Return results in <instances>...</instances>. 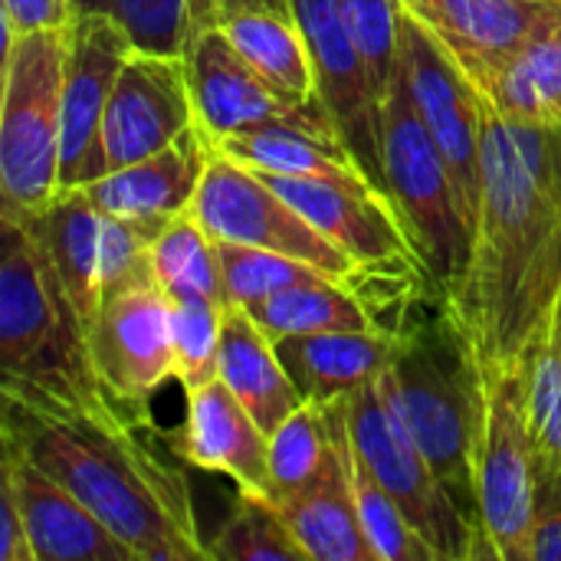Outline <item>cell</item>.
<instances>
[{
    "instance_id": "14",
    "label": "cell",
    "mask_w": 561,
    "mask_h": 561,
    "mask_svg": "<svg viewBox=\"0 0 561 561\" xmlns=\"http://www.w3.org/2000/svg\"><path fill=\"white\" fill-rule=\"evenodd\" d=\"M135 49V39L108 13L79 7L72 10L66 26L62 72V191L85 187L99 178L102 115L122 66Z\"/></svg>"
},
{
    "instance_id": "22",
    "label": "cell",
    "mask_w": 561,
    "mask_h": 561,
    "mask_svg": "<svg viewBox=\"0 0 561 561\" xmlns=\"http://www.w3.org/2000/svg\"><path fill=\"white\" fill-rule=\"evenodd\" d=\"M210 151L256 171V174H283V178H325L339 184H352L362 191H381L375 178L365 171L358 154L335 128H309V125H266L240 135H227L220 141H207Z\"/></svg>"
},
{
    "instance_id": "33",
    "label": "cell",
    "mask_w": 561,
    "mask_h": 561,
    "mask_svg": "<svg viewBox=\"0 0 561 561\" xmlns=\"http://www.w3.org/2000/svg\"><path fill=\"white\" fill-rule=\"evenodd\" d=\"M207 552L217 561H309L273 500L253 493H240L233 513L207 542Z\"/></svg>"
},
{
    "instance_id": "41",
    "label": "cell",
    "mask_w": 561,
    "mask_h": 561,
    "mask_svg": "<svg viewBox=\"0 0 561 561\" xmlns=\"http://www.w3.org/2000/svg\"><path fill=\"white\" fill-rule=\"evenodd\" d=\"M0 561H36L16 503L0 490Z\"/></svg>"
},
{
    "instance_id": "26",
    "label": "cell",
    "mask_w": 561,
    "mask_h": 561,
    "mask_svg": "<svg viewBox=\"0 0 561 561\" xmlns=\"http://www.w3.org/2000/svg\"><path fill=\"white\" fill-rule=\"evenodd\" d=\"M480 95L510 122L561 128V10L483 79Z\"/></svg>"
},
{
    "instance_id": "7",
    "label": "cell",
    "mask_w": 561,
    "mask_h": 561,
    "mask_svg": "<svg viewBox=\"0 0 561 561\" xmlns=\"http://www.w3.org/2000/svg\"><path fill=\"white\" fill-rule=\"evenodd\" d=\"M473 486L480 533L500 561H523L536 513L539 463L529 437L519 368L477 362Z\"/></svg>"
},
{
    "instance_id": "40",
    "label": "cell",
    "mask_w": 561,
    "mask_h": 561,
    "mask_svg": "<svg viewBox=\"0 0 561 561\" xmlns=\"http://www.w3.org/2000/svg\"><path fill=\"white\" fill-rule=\"evenodd\" d=\"M250 10H273V13H293V0H187L191 30H220L230 16L250 13Z\"/></svg>"
},
{
    "instance_id": "36",
    "label": "cell",
    "mask_w": 561,
    "mask_h": 561,
    "mask_svg": "<svg viewBox=\"0 0 561 561\" xmlns=\"http://www.w3.org/2000/svg\"><path fill=\"white\" fill-rule=\"evenodd\" d=\"M220 339H224L220 306H210V302L171 306L174 381L184 388V394L220 378Z\"/></svg>"
},
{
    "instance_id": "3",
    "label": "cell",
    "mask_w": 561,
    "mask_h": 561,
    "mask_svg": "<svg viewBox=\"0 0 561 561\" xmlns=\"http://www.w3.org/2000/svg\"><path fill=\"white\" fill-rule=\"evenodd\" d=\"M378 388L463 516L480 529L473 486L477 365L444 302L440 312L417 306L404 319Z\"/></svg>"
},
{
    "instance_id": "17",
    "label": "cell",
    "mask_w": 561,
    "mask_h": 561,
    "mask_svg": "<svg viewBox=\"0 0 561 561\" xmlns=\"http://www.w3.org/2000/svg\"><path fill=\"white\" fill-rule=\"evenodd\" d=\"M398 7L447 49L480 92L483 79L559 13L561 0H398Z\"/></svg>"
},
{
    "instance_id": "34",
    "label": "cell",
    "mask_w": 561,
    "mask_h": 561,
    "mask_svg": "<svg viewBox=\"0 0 561 561\" xmlns=\"http://www.w3.org/2000/svg\"><path fill=\"white\" fill-rule=\"evenodd\" d=\"M217 247H220V263H224L227 302L243 306V309L253 302H263L283 289L332 279L322 270H316L302 260L283 256V253H270V250H256V247H237V243H217Z\"/></svg>"
},
{
    "instance_id": "21",
    "label": "cell",
    "mask_w": 561,
    "mask_h": 561,
    "mask_svg": "<svg viewBox=\"0 0 561 561\" xmlns=\"http://www.w3.org/2000/svg\"><path fill=\"white\" fill-rule=\"evenodd\" d=\"M20 217L43 247L82 339H89L105 299V214L82 187H69L59 191L43 210Z\"/></svg>"
},
{
    "instance_id": "28",
    "label": "cell",
    "mask_w": 561,
    "mask_h": 561,
    "mask_svg": "<svg viewBox=\"0 0 561 561\" xmlns=\"http://www.w3.org/2000/svg\"><path fill=\"white\" fill-rule=\"evenodd\" d=\"M224 36L237 46V53L289 102L316 105V69L306 46V36L293 13L250 10L230 16ZM322 105V102H319Z\"/></svg>"
},
{
    "instance_id": "16",
    "label": "cell",
    "mask_w": 561,
    "mask_h": 561,
    "mask_svg": "<svg viewBox=\"0 0 561 561\" xmlns=\"http://www.w3.org/2000/svg\"><path fill=\"white\" fill-rule=\"evenodd\" d=\"M0 490L16 503L36 561H138V556L62 483L3 447Z\"/></svg>"
},
{
    "instance_id": "5",
    "label": "cell",
    "mask_w": 561,
    "mask_h": 561,
    "mask_svg": "<svg viewBox=\"0 0 561 561\" xmlns=\"http://www.w3.org/2000/svg\"><path fill=\"white\" fill-rule=\"evenodd\" d=\"M66 26L3 39L0 194L13 214H36L62 191Z\"/></svg>"
},
{
    "instance_id": "23",
    "label": "cell",
    "mask_w": 561,
    "mask_h": 561,
    "mask_svg": "<svg viewBox=\"0 0 561 561\" xmlns=\"http://www.w3.org/2000/svg\"><path fill=\"white\" fill-rule=\"evenodd\" d=\"M276 352L302 401L329 408L381 378L394 339L385 332H316L279 339Z\"/></svg>"
},
{
    "instance_id": "9",
    "label": "cell",
    "mask_w": 561,
    "mask_h": 561,
    "mask_svg": "<svg viewBox=\"0 0 561 561\" xmlns=\"http://www.w3.org/2000/svg\"><path fill=\"white\" fill-rule=\"evenodd\" d=\"M191 214L217 243L256 247L302 260L325 276L352 286L358 263L332 247L263 174L210 151Z\"/></svg>"
},
{
    "instance_id": "30",
    "label": "cell",
    "mask_w": 561,
    "mask_h": 561,
    "mask_svg": "<svg viewBox=\"0 0 561 561\" xmlns=\"http://www.w3.org/2000/svg\"><path fill=\"white\" fill-rule=\"evenodd\" d=\"M247 312L273 342L316 332H378L371 312L355 296V289L335 279L283 289L263 302L247 306Z\"/></svg>"
},
{
    "instance_id": "8",
    "label": "cell",
    "mask_w": 561,
    "mask_h": 561,
    "mask_svg": "<svg viewBox=\"0 0 561 561\" xmlns=\"http://www.w3.org/2000/svg\"><path fill=\"white\" fill-rule=\"evenodd\" d=\"M352 444L365 457L368 470L398 500L411 526L437 549L440 561L493 559L483 533L463 516L450 490L440 483L398 411L381 394L378 381L358 388L342 401Z\"/></svg>"
},
{
    "instance_id": "32",
    "label": "cell",
    "mask_w": 561,
    "mask_h": 561,
    "mask_svg": "<svg viewBox=\"0 0 561 561\" xmlns=\"http://www.w3.org/2000/svg\"><path fill=\"white\" fill-rule=\"evenodd\" d=\"M332 460H335V440H332L329 414L325 408L306 401L270 434L273 496L309 486Z\"/></svg>"
},
{
    "instance_id": "10",
    "label": "cell",
    "mask_w": 561,
    "mask_h": 561,
    "mask_svg": "<svg viewBox=\"0 0 561 561\" xmlns=\"http://www.w3.org/2000/svg\"><path fill=\"white\" fill-rule=\"evenodd\" d=\"M171 306L145 266L105 293L85 339L99 381L135 411H148V401L174 381Z\"/></svg>"
},
{
    "instance_id": "12",
    "label": "cell",
    "mask_w": 561,
    "mask_h": 561,
    "mask_svg": "<svg viewBox=\"0 0 561 561\" xmlns=\"http://www.w3.org/2000/svg\"><path fill=\"white\" fill-rule=\"evenodd\" d=\"M184 56L135 49L122 66L99 128V178L128 168L194 128Z\"/></svg>"
},
{
    "instance_id": "13",
    "label": "cell",
    "mask_w": 561,
    "mask_h": 561,
    "mask_svg": "<svg viewBox=\"0 0 561 561\" xmlns=\"http://www.w3.org/2000/svg\"><path fill=\"white\" fill-rule=\"evenodd\" d=\"M194 118L207 141L227 135L266 128V125H309L335 128L329 112L316 105H299L283 99L224 36V30H201L184 49ZM339 131V128H335ZM342 135V131H339Z\"/></svg>"
},
{
    "instance_id": "20",
    "label": "cell",
    "mask_w": 561,
    "mask_h": 561,
    "mask_svg": "<svg viewBox=\"0 0 561 561\" xmlns=\"http://www.w3.org/2000/svg\"><path fill=\"white\" fill-rule=\"evenodd\" d=\"M178 457L197 470L230 477L240 493L273 500L270 437L220 378L187 394Z\"/></svg>"
},
{
    "instance_id": "39",
    "label": "cell",
    "mask_w": 561,
    "mask_h": 561,
    "mask_svg": "<svg viewBox=\"0 0 561 561\" xmlns=\"http://www.w3.org/2000/svg\"><path fill=\"white\" fill-rule=\"evenodd\" d=\"M3 7V39L33 33V30H56L72 20V0H0Z\"/></svg>"
},
{
    "instance_id": "37",
    "label": "cell",
    "mask_w": 561,
    "mask_h": 561,
    "mask_svg": "<svg viewBox=\"0 0 561 561\" xmlns=\"http://www.w3.org/2000/svg\"><path fill=\"white\" fill-rule=\"evenodd\" d=\"M79 10H102L125 26L138 49L184 56L194 30L187 0H72Z\"/></svg>"
},
{
    "instance_id": "4",
    "label": "cell",
    "mask_w": 561,
    "mask_h": 561,
    "mask_svg": "<svg viewBox=\"0 0 561 561\" xmlns=\"http://www.w3.org/2000/svg\"><path fill=\"white\" fill-rule=\"evenodd\" d=\"M0 385L66 391L99 381L43 247L13 210H0Z\"/></svg>"
},
{
    "instance_id": "38",
    "label": "cell",
    "mask_w": 561,
    "mask_h": 561,
    "mask_svg": "<svg viewBox=\"0 0 561 561\" xmlns=\"http://www.w3.org/2000/svg\"><path fill=\"white\" fill-rule=\"evenodd\" d=\"M523 561H561V477L539 467L533 529Z\"/></svg>"
},
{
    "instance_id": "29",
    "label": "cell",
    "mask_w": 561,
    "mask_h": 561,
    "mask_svg": "<svg viewBox=\"0 0 561 561\" xmlns=\"http://www.w3.org/2000/svg\"><path fill=\"white\" fill-rule=\"evenodd\" d=\"M148 270L158 286L171 296V302H210L230 306L224 286L220 247L197 224L191 210L161 227V233L148 247Z\"/></svg>"
},
{
    "instance_id": "27",
    "label": "cell",
    "mask_w": 561,
    "mask_h": 561,
    "mask_svg": "<svg viewBox=\"0 0 561 561\" xmlns=\"http://www.w3.org/2000/svg\"><path fill=\"white\" fill-rule=\"evenodd\" d=\"M325 414H329L332 440H335L339 457L348 473V486H352V500H355V513H358L365 542L371 546L375 561H440L437 549L411 526V519L404 516L398 500L381 486V480L368 470L365 457L352 444L342 401L329 404Z\"/></svg>"
},
{
    "instance_id": "35",
    "label": "cell",
    "mask_w": 561,
    "mask_h": 561,
    "mask_svg": "<svg viewBox=\"0 0 561 561\" xmlns=\"http://www.w3.org/2000/svg\"><path fill=\"white\" fill-rule=\"evenodd\" d=\"M339 10L365 59L378 102H385L401 72V7L398 0H339Z\"/></svg>"
},
{
    "instance_id": "24",
    "label": "cell",
    "mask_w": 561,
    "mask_h": 561,
    "mask_svg": "<svg viewBox=\"0 0 561 561\" xmlns=\"http://www.w3.org/2000/svg\"><path fill=\"white\" fill-rule=\"evenodd\" d=\"M220 381L233 398L253 414V421L270 437L296 408L302 394L293 385L276 342L253 322L243 306H224V339H220Z\"/></svg>"
},
{
    "instance_id": "31",
    "label": "cell",
    "mask_w": 561,
    "mask_h": 561,
    "mask_svg": "<svg viewBox=\"0 0 561 561\" xmlns=\"http://www.w3.org/2000/svg\"><path fill=\"white\" fill-rule=\"evenodd\" d=\"M523 404L536 463L561 477V299L519 358Z\"/></svg>"
},
{
    "instance_id": "18",
    "label": "cell",
    "mask_w": 561,
    "mask_h": 561,
    "mask_svg": "<svg viewBox=\"0 0 561 561\" xmlns=\"http://www.w3.org/2000/svg\"><path fill=\"white\" fill-rule=\"evenodd\" d=\"M332 247L358 266L408 260L414 243L385 191H362L325 178H283L263 174Z\"/></svg>"
},
{
    "instance_id": "2",
    "label": "cell",
    "mask_w": 561,
    "mask_h": 561,
    "mask_svg": "<svg viewBox=\"0 0 561 561\" xmlns=\"http://www.w3.org/2000/svg\"><path fill=\"white\" fill-rule=\"evenodd\" d=\"M138 424H151L148 411L102 381L66 391L3 385V447L62 483L138 561L210 559L184 477L141 440Z\"/></svg>"
},
{
    "instance_id": "19",
    "label": "cell",
    "mask_w": 561,
    "mask_h": 561,
    "mask_svg": "<svg viewBox=\"0 0 561 561\" xmlns=\"http://www.w3.org/2000/svg\"><path fill=\"white\" fill-rule=\"evenodd\" d=\"M210 161V145L201 128H187L161 151L95 178L82 191L92 204L118 220L161 230L184 210H191L194 194L204 181Z\"/></svg>"
},
{
    "instance_id": "25",
    "label": "cell",
    "mask_w": 561,
    "mask_h": 561,
    "mask_svg": "<svg viewBox=\"0 0 561 561\" xmlns=\"http://www.w3.org/2000/svg\"><path fill=\"white\" fill-rule=\"evenodd\" d=\"M273 506L309 561H375L355 513L339 447L335 460L309 486L273 496Z\"/></svg>"
},
{
    "instance_id": "15",
    "label": "cell",
    "mask_w": 561,
    "mask_h": 561,
    "mask_svg": "<svg viewBox=\"0 0 561 561\" xmlns=\"http://www.w3.org/2000/svg\"><path fill=\"white\" fill-rule=\"evenodd\" d=\"M293 16L306 36L316 95L365 171L385 191L381 181V102L368 79L365 59L345 26L339 0H293ZM388 194V191H385Z\"/></svg>"
},
{
    "instance_id": "6",
    "label": "cell",
    "mask_w": 561,
    "mask_h": 561,
    "mask_svg": "<svg viewBox=\"0 0 561 561\" xmlns=\"http://www.w3.org/2000/svg\"><path fill=\"white\" fill-rule=\"evenodd\" d=\"M381 181L424 273L444 293L463 273L473 233L463 220L450 168L401 72L381 102Z\"/></svg>"
},
{
    "instance_id": "1",
    "label": "cell",
    "mask_w": 561,
    "mask_h": 561,
    "mask_svg": "<svg viewBox=\"0 0 561 561\" xmlns=\"http://www.w3.org/2000/svg\"><path fill=\"white\" fill-rule=\"evenodd\" d=\"M559 299L561 128L486 105L470 256L440 302L477 362L516 368Z\"/></svg>"
},
{
    "instance_id": "11",
    "label": "cell",
    "mask_w": 561,
    "mask_h": 561,
    "mask_svg": "<svg viewBox=\"0 0 561 561\" xmlns=\"http://www.w3.org/2000/svg\"><path fill=\"white\" fill-rule=\"evenodd\" d=\"M401 76L411 99L434 135L463 210V220H477L480 207V161H483V115L486 102L470 76L447 56V49L411 16L401 26Z\"/></svg>"
}]
</instances>
